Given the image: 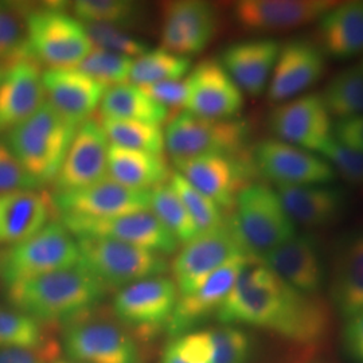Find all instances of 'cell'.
Returning <instances> with one entry per match:
<instances>
[{"label":"cell","instance_id":"cell-1","mask_svg":"<svg viewBox=\"0 0 363 363\" xmlns=\"http://www.w3.org/2000/svg\"><path fill=\"white\" fill-rule=\"evenodd\" d=\"M216 318L222 325L265 328L298 345L320 342L331 325L323 298L298 292L256 259L247 262Z\"/></svg>","mask_w":363,"mask_h":363},{"label":"cell","instance_id":"cell-2","mask_svg":"<svg viewBox=\"0 0 363 363\" xmlns=\"http://www.w3.org/2000/svg\"><path fill=\"white\" fill-rule=\"evenodd\" d=\"M105 288L79 262L76 267L42 274L7 286L10 306L38 323L70 322L91 311L106 295Z\"/></svg>","mask_w":363,"mask_h":363},{"label":"cell","instance_id":"cell-3","mask_svg":"<svg viewBox=\"0 0 363 363\" xmlns=\"http://www.w3.org/2000/svg\"><path fill=\"white\" fill-rule=\"evenodd\" d=\"M226 222L252 259H262L298 234L276 189L259 182H252L240 191Z\"/></svg>","mask_w":363,"mask_h":363},{"label":"cell","instance_id":"cell-4","mask_svg":"<svg viewBox=\"0 0 363 363\" xmlns=\"http://www.w3.org/2000/svg\"><path fill=\"white\" fill-rule=\"evenodd\" d=\"M77 128L46 101L6 135V144L42 187L55 181Z\"/></svg>","mask_w":363,"mask_h":363},{"label":"cell","instance_id":"cell-5","mask_svg":"<svg viewBox=\"0 0 363 363\" xmlns=\"http://www.w3.org/2000/svg\"><path fill=\"white\" fill-rule=\"evenodd\" d=\"M26 40L33 58L46 69L77 67L93 50L82 22L50 3L27 11Z\"/></svg>","mask_w":363,"mask_h":363},{"label":"cell","instance_id":"cell-6","mask_svg":"<svg viewBox=\"0 0 363 363\" xmlns=\"http://www.w3.org/2000/svg\"><path fill=\"white\" fill-rule=\"evenodd\" d=\"M249 133L250 128L244 118L216 120L181 111L167 121L166 151L174 160L203 155H242Z\"/></svg>","mask_w":363,"mask_h":363},{"label":"cell","instance_id":"cell-7","mask_svg":"<svg viewBox=\"0 0 363 363\" xmlns=\"http://www.w3.org/2000/svg\"><path fill=\"white\" fill-rule=\"evenodd\" d=\"M78 262L79 249L76 237L60 220H55L0 255V279L9 286L73 268Z\"/></svg>","mask_w":363,"mask_h":363},{"label":"cell","instance_id":"cell-8","mask_svg":"<svg viewBox=\"0 0 363 363\" xmlns=\"http://www.w3.org/2000/svg\"><path fill=\"white\" fill-rule=\"evenodd\" d=\"M79 264L108 288H124L132 283L169 271L164 256L111 238L79 237Z\"/></svg>","mask_w":363,"mask_h":363},{"label":"cell","instance_id":"cell-9","mask_svg":"<svg viewBox=\"0 0 363 363\" xmlns=\"http://www.w3.org/2000/svg\"><path fill=\"white\" fill-rule=\"evenodd\" d=\"M64 350L79 363H142L140 351L123 325L85 312L66 323Z\"/></svg>","mask_w":363,"mask_h":363},{"label":"cell","instance_id":"cell-10","mask_svg":"<svg viewBox=\"0 0 363 363\" xmlns=\"http://www.w3.org/2000/svg\"><path fill=\"white\" fill-rule=\"evenodd\" d=\"M58 220L76 238H111L162 256L172 255L179 247L177 238L150 208L105 218L60 216Z\"/></svg>","mask_w":363,"mask_h":363},{"label":"cell","instance_id":"cell-11","mask_svg":"<svg viewBox=\"0 0 363 363\" xmlns=\"http://www.w3.org/2000/svg\"><path fill=\"white\" fill-rule=\"evenodd\" d=\"M250 157L256 172L276 187L330 184L337 178L322 156L274 138L256 144Z\"/></svg>","mask_w":363,"mask_h":363},{"label":"cell","instance_id":"cell-12","mask_svg":"<svg viewBox=\"0 0 363 363\" xmlns=\"http://www.w3.org/2000/svg\"><path fill=\"white\" fill-rule=\"evenodd\" d=\"M268 127L274 139L320 154L333 136V118L320 94L306 93L274 105Z\"/></svg>","mask_w":363,"mask_h":363},{"label":"cell","instance_id":"cell-13","mask_svg":"<svg viewBox=\"0 0 363 363\" xmlns=\"http://www.w3.org/2000/svg\"><path fill=\"white\" fill-rule=\"evenodd\" d=\"M175 171L208 195L222 210H232L237 195L256 172L252 157L242 155H203L174 160Z\"/></svg>","mask_w":363,"mask_h":363},{"label":"cell","instance_id":"cell-14","mask_svg":"<svg viewBox=\"0 0 363 363\" xmlns=\"http://www.w3.org/2000/svg\"><path fill=\"white\" fill-rule=\"evenodd\" d=\"M179 298L174 280L154 276L118 289L113 298V315L120 325L155 333L164 328Z\"/></svg>","mask_w":363,"mask_h":363},{"label":"cell","instance_id":"cell-15","mask_svg":"<svg viewBox=\"0 0 363 363\" xmlns=\"http://www.w3.org/2000/svg\"><path fill=\"white\" fill-rule=\"evenodd\" d=\"M218 25V13L208 1H167L160 13L162 49L191 58L208 48Z\"/></svg>","mask_w":363,"mask_h":363},{"label":"cell","instance_id":"cell-16","mask_svg":"<svg viewBox=\"0 0 363 363\" xmlns=\"http://www.w3.org/2000/svg\"><path fill=\"white\" fill-rule=\"evenodd\" d=\"M240 255L245 253L228 222L217 229L198 234L183 245L169 267L179 296L193 292L211 273Z\"/></svg>","mask_w":363,"mask_h":363},{"label":"cell","instance_id":"cell-17","mask_svg":"<svg viewBox=\"0 0 363 363\" xmlns=\"http://www.w3.org/2000/svg\"><path fill=\"white\" fill-rule=\"evenodd\" d=\"M250 259L252 257L245 255L235 256L211 273L193 292L181 295L164 325L169 337H181L191 333L211 315H216Z\"/></svg>","mask_w":363,"mask_h":363},{"label":"cell","instance_id":"cell-18","mask_svg":"<svg viewBox=\"0 0 363 363\" xmlns=\"http://www.w3.org/2000/svg\"><path fill=\"white\" fill-rule=\"evenodd\" d=\"M337 4L333 0H241L233 4V18L250 33H286L316 23Z\"/></svg>","mask_w":363,"mask_h":363},{"label":"cell","instance_id":"cell-19","mask_svg":"<svg viewBox=\"0 0 363 363\" xmlns=\"http://www.w3.org/2000/svg\"><path fill=\"white\" fill-rule=\"evenodd\" d=\"M108 148L109 142L100 120L91 117L79 124L52 182V193L81 190L108 177Z\"/></svg>","mask_w":363,"mask_h":363},{"label":"cell","instance_id":"cell-20","mask_svg":"<svg viewBox=\"0 0 363 363\" xmlns=\"http://www.w3.org/2000/svg\"><path fill=\"white\" fill-rule=\"evenodd\" d=\"M184 111L205 118H234L244 108V93L218 60H205L191 67L186 77Z\"/></svg>","mask_w":363,"mask_h":363},{"label":"cell","instance_id":"cell-21","mask_svg":"<svg viewBox=\"0 0 363 363\" xmlns=\"http://www.w3.org/2000/svg\"><path fill=\"white\" fill-rule=\"evenodd\" d=\"M50 202L60 216L105 218L150 208V191L133 190L105 177L81 190L52 193Z\"/></svg>","mask_w":363,"mask_h":363},{"label":"cell","instance_id":"cell-22","mask_svg":"<svg viewBox=\"0 0 363 363\" xmlns=\"http://www.w3.org/2000/svg\"><path fill=\"white\" fill-rule=\"evenodd\" d=\"M288 286L306 295H319L327 267L319 241L311 234H296L259 259Z\"/></svg>","mask_w":363,"mask_h":363},{"label":"cell","instance_id":"cell-23","mask_svg":"<svg viewBox=\"0 0 363 363\" xmlns=\"http://www.w3.org/2000/svg\"><path fill=\"white\" fill-rule=\"evenodd\" d=\"M327 69V58L318 45L308 39H294L281 46L273 69L267 94L280 104L306 94Z\"/></svg>","mask_w":363,"mask_h":363},{"label":"cell","instance_id":"cell-24","mask_svg":"<svg viewBox=\"0 0 363 363\" xmlns=\"http://www.w3.org/2000/svg\"><path fill=\"white\" fill-rule=\"evenodd\" d=\"M40 65L30 52L10 62L0 84V135H7L46 103Z\"/></svg>","mask_w":363,"mask_h":363},{"label":"cell","instance_id":"cell-25","mask_svg":"<svg viewBox=\"0 0 363 363\" xmlns=\"http://www.w3.org/2000/svg\"><path fill=\"white\" fill-rule=\"evenodd\" d=\"M42 84L46 101L76 125L91 118L108 89L77 67L45 69Z\"/></svg>","mask_w":363,"mask_h":363},{"label":"cell","instance_id":"cell-26","mask_svg":"<svg viewBox=\"0 0 363 363\" xmlns=\"http://www.w3.org/2000/svg\"><path fill=\"white\" fill-rule=\"evenodd\" d=\"M281 46L276 39H247L229 45L218 61L242 93L257 97L268 89Z\"/></svg>","mask_w":363,"mask_h":363},{"label":"cell","instance_id":"cell-27","mask_svg":"<svg viewBox=\"0 0 363 363\" xmlns=\"http://www.w3.org/2000/svg\"><path fill=\"white\" fill-rule=\"evenodd\" d=\"M330 295L345 320L363 311V230H352L337 241L331 259Z\"/></svg>","mask_w":363,"mask_h":363},{"label":"cell","instance_id":"cell-28","mask_svg":"<svg viewBox=\"0 0 363 363\" xmlns=\"http://www.w3.org/2000/svg\"><path fill=\"white\" fill-rule=\"evenodd\" d=\"M276 191L292 222L311 229L334 223L349 203L346 191L331 184L279 186Z\"/></svg>","mask_w":363,"mask_h":363},{"label":"cell","instance_id":"cell-29","mask_svg":"<svg viewBox=\"0 0 363 363\" xmlns=\"http://www.w3.org/2000/svg\"><path fill=\"white\" fill-rule=\"evenodd\" d=\"M313 40L325 58L363 55V0L339 3L318 22Z\"/></svg>","mask_w":363,"mask_h":363},{"label":"cell","instance_id":"cell-30","mask_svg":"<svg viewBox=\"0 0 363 363\" xmlns=\"http://www.w3.org/2000/svg\"><path fill=\"white\" fill-rule=\"evenodd\" d=\"M52 202L37 190L0 194V245H16L38 233L50 218Z\"/></svg>","mask_w":363,"mask_h":363},{"label":"cell","instance_id":"cell-31","mask_svg":"<svg viewBox=\"0 0 363 363\" xmlns=\"http://www.w3.org/2000/svg\"><path fill=\"white\" fill-rule=\"evenodd\" d=\"M171 175L164 155L130 150L109 144L108 177L117 183L140 191H151L167 183Z\"/></svg>","mask_w":363,"mask_h":363},{"label":"cell","instance_id":"cell-32","mask_svg":"<svg viewBox=\"0 0 363 363\" xmlns=\"http://www.w3.org/2000/svg\"><path fill=\"white\" fill-rule=\"evenodd\" d=\"M169 111L151 99L142 86L125 82L108 88L100 104L104 118L142 121L160 125L169 120Z\"/></svg>","mask_w":363,"mask_h":363},{"label":"cell","instance_id":"cell-33","mask_svg":"<svg viewBox=\"0 0 363 363\" xmlns=\"http://www.w3.org/2000/svg\"><path fill=\"white\" fill-rule=\"evenodd\" d=\"M331 117L337 120L363 115V72L350 66L335 74L320 94Z\"/></svg>","mask_w":363,"mask_h":363},{"label":"cell","instance_id":"cell-34","mask_svg":"<svg viewBox=\"0 0 363 363\" xmlns=\"http://www.w3.org/2000/svg\"><path fill=\"white\" fill-rule=\"evenodd\" d=\"M191 58L167 52L164 49H150L133 60L130 82L145 86L164 81L183 79L191 70Z\"/></svg>","mask_w":363,"mask_h":363},{"label":"cell","instance_id":"cell-35","mask_svg":"<svg viewBox=\"0 0 363 363\" xmlns=\"http://www.w3.org/2000/svg\"><path fill=\"white\" fill-rule=\"evenodd\" d=\"M100 123L109 144L157 155H163L166 151L164 130L160 125L104 117L100 118Z\"/></svg>","mask_w":363,"mask_h":363},{"label":"cell","instance_id":"cell-36","mask_svg":"<svg viewBox=\"0 0 363 363\" xmlns=\"http://www.w3.org/2000/svg\"><path fill=\"white\" fill-rule=\"evenodd\" d=\"M150 210L179 244L184 245L199 234L191 216L169 182L150 191Z\"/></svg>","mask_w":363,"mask_h":363},{"label":"cell","instance_id":"cell-37","mask_svg":"<svg viewBox=\"0 0 363 363\" xmlns=\"http://www.w3.org/2000/svg\"><path fill=\"white\" fill-rule=\"evenodd\" d=\"M70 7L82 23H103L125 30L143 18V6L132 0H77Z\"/></svg>","mask_w":363,"mask_h":363},{"label":"cell","instance_id":"cell-38","mask_svg":"<svg viewBox=\"0 0 363 363\" xmlns=\"http://www.w3.org/2000/svg\"><path fill=\"white\" fill-rule=\"evenodd\" d=\"M46 345L42 325L23 312L0 306V350H42Z\"/></svg>","mask_w":363,"mask_h":363},{"label":"cell","instance_id":"cell-39","mask_svg":"<svg viewBox=\"0 0 363 363\" xmlns=\"http://www.w3.org/2000/svg\"><path fill=\"white\" fill-rule=\"evenodd\" d=\"M169 183L179 195L182 202L194 220L199 234L225 225L226 217L223 216V210L208 195L199 191L184 177H182L178 171H171Z\"/></svg>","mask_w":363,"mask_h":363},{"label":"cell","instance_id":"cell-40","mask_svg":"<svg viewBox=\"0 0 363 363\" xmlns=\"http://www.w3.org/2000/svg\"><path fill=\"white\" fill-rule=\"evenodd\" d=\"M26 6L0 1V62H11L28 52Z\"/></svg>","mask_w":363,"mask_h":363},{"label":"cell","instance_id":"cell-41","mask_svg":"<svg viewBox=\"0 0 363 363\" xmlns=\"http://www.w3.org/2000/svg\"><path fill=\"white\" fill-rule=\"evenodd\" d=\"M210 345V363H249L253 342L247 331L234 325L206 330Z\"/></svg>","mask_w":363,"mask_h":363},{"label":"cell","instance_id":"cell-42","mask_svg":"<svg viewBox=\"0 0 363 363\" xmlns=\"http://www.w3.org/2000/svg\"><path fill=\"white\" fill-rule=\"evenodd\" d=\"M133 58L93 48L77 66L81 72L99 81L106 88L130 82Z\"/></svg>","mask_w":363,"mask_h":363},{"label":"cell","instance_id":"cell-43","mask_svg":"<svg viewBox=\"0 0 363 363\" xmlns=\"http://www.w3.org/2000/svg\"><path fill=\"white\" fill-rule=\"evenodd\" d=\"M93 48L116 52L130 58H138L150 50V45L142 38L132 35L125 28L103 23H82Z\"/></svg>","mask_w":363,"mask_h":363},{"label":"cell","instance_id":"cell-44","mask_svg":"<svg viewBox=\"0 0 363 363\" xmlns=\"http://www.w3.org/2000/svg\"><path fill=\"white\" fill-rule=\"evenodd\" d=\"M159 363H210L206 330L174 337L166 346Z\"/></svg>","mask_w":363,"mask_h":363},{"label":"cell","instance_id":"cell-45","mask_svg":"<svg viewBox=\"0 0 363 363\" xmlns=\"http://www.w3.org/2000/svg\"><path fill=\"white\" fill-rule=\"evenodd\" d=\"M345 181L363 186V154L333 139L319 154Z\"/></svg>","mask_w":363,"mask_h":363},{"label":"cell","instance_id":"cell-46","mask_svg":"<svg viewBox=\"0 0 363 363\" xmlns=\"http://www.w3.org/2000/svg\"><path fill=\"white\" fill-rule=\"evenodd\" d=\"M37 189L38 183L30 177L6 142L0 140V194Z\"/></svg>","mask_w":363,"mask_h":363},{"label":"cell","instance_id":"cell-47","mask_svg":"<svg viewBox=\"0 0 363 363\" xmlns=\"http://www.w3.org/2000/svg\"><path fill=\"white\" fill-rule=\"evenodd\" d=\"M151 99H154L156 103L163 105L169 111H184V104L187 99V81L183 79H174V81H164L157 82L152 85L142 86Z\"/></svg>","mask_w":363,"mask_h":363},{"label":"cell","instance_id":"cell-48","mask_svg":"<svg viewBox=\"0 0 363 363\" xmlns=\"http://www.w3.org/2000/svg\"><path fill=\"white\" fill-rule=\"evenodd\" d=\"M345 352L357 363H363V311L346 319L342 331Z\"/></svg>","mask_w":363,"mask_h":363},{"label":"cell","instance_id":"cell-49","mask_svg":"<svg viewBox=\"0 0 363 363\" xmlns=\"http://www.w3.org/2000/svg\"><path fill=\"white\" fill-rule=\"evenodd\" d=\"M333 136L339 143L363 154V115L337 120Z\"/></svg>","mask_w":363,"mask_h":363},{"label":"cell","instance_id":"cell-50","mask_svg":"<svg viewBox=\"0 0 363 363\" xmlns=\"http://www.w3.org/2000/svg\"><path fill=\"white\" fill-rule=\"evenodd\" d=\"M46 351L27 349H6L0 350V363H52Z\"/></svg>","mask_w":363,"mask_h":363},{"label":"cell","instance_id":"cell-51","mask_svg":"<svg viewBox=\"0 0 363 363\" xmlns=\"http://www.w3.org/2000/svg\"><path fill=\"white\" fill-rule=\"evenodd\" d=\"M9 65H10V62H0V84H1L3 78L6 76V73H7Z\"/></svg>","mask_w":363,"mask_h":363},{"label":"cell","instance_id":"cell-52","mask_svg":"<svg viewBox=\"0 0 363 363\" xmlns=\"http://www.w3.org/2000/svg\"><path fill=\"white\" fill-rule=\"evenodd\" d=\"M52 363H79L76 362V361H72V359H67V358H65V359H54Z\"/></svg>","mask_w":363,"mask_h":363},{"label":"cell","instance_id":"cell-53","mask_svg":"<svg viewBox=\"0 0 363 363\" xmlns=\"http://www.w3.org/2000/svg\"><path fill=\"white\" fill-rule=\"evenodd\" d=\"M358 66H359V67H361V70H362V72H363V55H362V61H361V62H359V64H358Z\"/></svg>","mask_w":363,"mask_h":363}]
</instances>
